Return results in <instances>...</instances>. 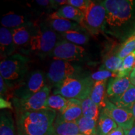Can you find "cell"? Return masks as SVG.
<instances>
[{
  "mask_svg": "<svg viewBox=\"0 0 135 135\" xmlns=\"http://www.w3.org/2000/svg\"><path fill=\"white\" fill-rule=\"evenodd\" d=\"M118 127L117 124L101 109L97 121V135H108L111 131Z\"/></svg>",
  "mask_w": 135,
  "mask_h": 135,
  "instance_id": "21",
  "label": "cell"
},
{
  "mask_svg": "<svg viewBox=\"0 0 135 135\" xmlns=\"http://www.w3.org/2000/svg\"><path fill=\"white\" fill-rule=\"evenodd\" d=\"M61 37L64 40L75 44L81 45H86L89 41V36L86 34L83 33L80 31H71L61 34Z\"/></svg>",
  "mask_w": 135,
  "mask_h": 135,
  "instance_id": "26",
  "label": "cell"
},
{
  "mask_svg": "<svg viewBox=\"0 0 135 135\" xmlns=\"http://www.w3.org/2000/svg\"><path fill=\"white\" fill-rule=\"evenodd\" d=\"M60 36L50 28L39 27L31 37L28 45L30 50L41 57L50 55L60 40Z\"/></svg>",
  "mask_w": 135,
  "mask_h": 135,
  "instance_id": "5",
  "label": "cell"
},
{
  "mask_svg": "<svg viewBox=\"0 0 135 135\" xmlns=\"http://www.w3.org/2000/svg\"><path fill=\"white\" fill-rule=\"evenodd\" d=\"M84 18V15L81 11L69 4L61 6L58 8L57 11L51 13L48 17L50 19L63 18V19L68 20L75 21L80 25L81 24Z\"/></svg>",
  "mask_w": 135,
  "mask_h": 135,
  "instance_id": "14",
  "label": "cell"
},
{
  "mask_svg": "<svg viewBox=\"0 0 135 135\" xmlns=\"http://www.w3.org/2000/svg\"><path fill=\"white\" fill-rule=\"evenodd\" d=\"M125 135H135V122L133 127L127 132H125Z\"/></svg>",
  "mask_w": 135,
  "mask_h": 135,
  "instance_id": "37",
  "label": "cell"
},
{
  "mask_svg": "<svg viewBox=\"0 0 135 135\" xmlns=\"http://www.w3.org/2000/svg\"><path fill=\"white\" fill-rule=\"evenodd\" d=\"M30 60L26 56L15 53L0 63V75L10 88L18 84L27 76Z\"/></svg>",
  "mask_w": 135,
  "mask_h": 135,
  "instance_id": "3",
  "label": "cell"
},
{
  "mask_svg": "<svg viewBox=\"0 0 135 135\" xmlns=\"http://www.w3.org/2000/svg\"><path fill=\"white\" fill-rule=\"evenodd\" d=\"M45 73L41 70H35L26 76L25 81L21 83L13 92L14 98L27 99L40 91L46 85Z\"/></svg>",
  "mask_w": 135,
  "mask_h": 135,
  "instance_id": "8",
  "label": "cell"
},
{
  "mask_svg": "<svg viewBox=\"0 0 135 135\" xmlns=\"http://www.w3.org/2000/svg\"><path fill=\"white\" fill-rule=\"evenodd\" d=\"M77 135H83V134H77Z\"/></svg>",
  "mask_w": 135,
  "mask_h": 135,
  "instance_id": "40",
  "label": "cell"
},
{
  "mask_svg": "<svg viewBox=\"0 0 135 135\" xmlns=\"http://www.w3.org/2000/svg\"><path fill=\"white\" fill-rule=\"evenodd\" d=\"M81 109L84 117L98 121L101 109L90 97L81 101Z\"/></svg>",
  "mask_w": 135,
  "mask_h": 135,
  "instance_id": "24",
  "label": "cell"
},
{
  "mask_svg": "<svg viewBox=\"0 0 135 135\" xmlns=\"http://www.w3.org/2000/svg\"><path fill=\"white\" fill-rule=\"evenodd\" d=\"M131 111H132V113L133 114V116H134V119H135V104H134V106H133L132 109H131Z\"/></svg>",
  "mask_w": 135,
  "mask_h": 135,
  "instance_id": "38",
  "label": "cell"
},
{
  "mask_svg": "<svg viewBox=\"0 0 135 135\" xmlns=\"http://www.w3.org/2000/svg\"><path fill=\"white\" fill-rule=\"evenodd\" d=\"M82 116L81 101L69 99L65 108L57 114L55 121L72 122L78 120Z\"/></svg>",
  "mask_w": 135,
  "mask_h": 135,
  "instance_id": "12",
  "label": "cell"
},
{
  "mask_svg": "<svg viewBox=\"0 0 135 135\" xmlns=\"http://www.w3.org/2000/svg\"><path fill=\"white\" fill-rule=\"evenodd\" d=\"M17 135H18V134H17Z\"/></svg>",
  "mask_w": 135,
  "mask_h": 135,
  "instance_id": "41",
  "label": "cell"
},
{
  "mask_svg": "<svg viewBox=\"0 0 135 135\" xmlns=\"http://www.w3.org/2000/svg\"><path fill=\"white\" fill-rule=\"evenodd\" d=\"M57 111L51 108L16 113L18 135H55L54 123Z\"/></svg>",
  "mask_w": 135,
  "mask_h": 135,
  "instance_id": "2",
  "label": "cell"
},
{
  "mask_svg": "<svg viewBox=\"0 0 135 135\" xmlns=\"http://www.w3.org/2000/svg\"><path fill=\"white\" fill-rule=\"evenodd\" d=\"M134 68H135V61H134Z\"/></svg>",
  "mask_w": 135,
  "mask_h": 135,
  "instance_id": "39",
  "label": "cell"
},
{
  "mask_svg": "<svg viewBox=\"0 0 135 135\" xmlns=\"http://www.w3.org/2000/svg\"><path fill=\"white\" fill-rule=\"evenodd\" d=\"M0 102H1V108L4 109V108H9L12 109V104L11 103L8 101V99H5L3 98H0Z\"/></svg>",
  "mask_w": 135,
  "mask_h": 135,
  "instance_id": "34",
  "label": "cell"
},
{
  "mask_svg": "<svg viewBox=\"0 0 135 135\" xmlns=\"http://www.w3.org/2000/svg\"><path fill=\"white\" fill-rule=\"evenodd\" d=\"M101 110L109 116L118 126L123 128L124 133L129 131L134 125L135 119L131 110L118 107L111 103L108 98L106 99L105 107Z\"/></svg>",
  "mask_w": 135,
  "mask_h": 135,
  "instance_id": "11",
  "label": "cell"
},
{
  "mask_svg": "<svg viewBox=\"0 0 135 135\" xmlns=\"http://www.w3.org/2000/svg\"><path fill=\"white\" fill-rule=\"evenodd\" d=\"M76 73V68L69 61L55 60L51 63L46 78L51 86L57 88L65 80L74 77Z\"/></svg>",
  "mask_w": 135,
  "mask_h": 135,
  "instance_id": "9",
  "label": "cell"
},
{
  "mask_svg": "<svg viewBox=\"0 0 135 135\" xmlns=\"http://www.w3.org/2000/svg\"><path fill=\"white\" fill-rule=\"evenodd\" d=\"M10 88L6 82L3 79V78L0 75V94H1V98L3 97L7 93Z\"/></svg>",
  "mask_w": 135,
  "mask_h": 135,
  "instance_id": "33",
  "label": "cell"
},
{
  "mask_svg": "<svg viewBox=\"0 0 135 135\" xmlns=\"http://www.w3.org/2000/svg\"><path fill=\"white\" fill-rule=\"evenodd\" d=\"M135 61V51L127 56L123 60L122 66L118 71V77L122 78L129 76L132 70L134 68Z\"/></svg>",
  "mask_w": 135,
  "mask_h": 135,
  "instance_id": "28",
  "label": "cell"
},
{
  "mask_svg": "<svg viewBox=\"0 0 135 135\" xmlns=\"http://www.w3.org/2000/svg\"><path fill=\"white\" fill-rule=\"evenodd\" d=\"M68 99L60 94L50 95L47 99V107L54 110L61 112L65 108Z\"/></svg>",
  "mask_w": 135,
  "mask_h": 135,
  "instance_id": "27",
  "label": "cell"
},
{
  "mask_svg": "<svg viewBox=\"0 0 135 135\" xmlns=\"http://www.w3.org/2000/svg\"><path fill=\"white\" fill-rule=\"evenodd\" d=\"M135 51V33L123 42L116 55L121 60H124L127 56Z\"/></svg>",
  "mask_w": 135,
  "mask_h": 135,
  "instance_id": "30",
  "label": "cell"
},
{
  "mask_svg": "<svg viewBox=\"0 0 135 135\" xmlns=\"http://www.w3.org/2000/svg\"><path fill=\"white\" fill-rule=\"evenodd\" d=\"M11 30L1 27L0 29V52L1 58L5 59L13 55L16 50Z\"/></svg>",
  "mask_w": 135,
  "mask_h": 135,
  "instance_id": "15",
  "label": "cell"
},
{
  "mask_svg": "<svg viewBox=\"0 0 135 135\" xmlns=\"http://www.w3.org/2000/svg\"><path fill=\"white\" fill-rule=\"evenodd\" d=\"M1 24L2 27L13 30L23 26H31L35 25V23L32 22L26 16L10 12L3 16Z\"/></svg>",
  "mask_w": 135,
  "mask_h": 135,
  "instance_id": "16",
  "label": "cell"
},
{
  "mask_svg": "<svg viewBox=\"0 0 135 135\" xmlns=\"http://www.w3.org/2000/svg\"><path fill=\"white\" fill-rule=\"evenodd\" d=\"M116 106L131 110L135 104V86L131 84L127 91L120 97L109 99Z\"/></svg>",
  "mask_w": 135,
  "mask_h": 135,
  "instance_id": "20",
  "label": "cell"
},
{
  "mask_svg": "<svg viewBox=\"0 0 135 135\" xmlns=\"http://www.w3.org/2000/svg\"><path fill=\"white\" fill-rule=\"evenodd\" d=\"M35 26V25H34L11 30L13 41L16 46H25L29 45L31 37L34 35V34L31 33V29Z\"/></svg>",
  "mask_w": 135,
  "mask_h": 135,
  "instance_id": "19",
  "label": "cell"
},
{
  "mask_svg": "<svg viewBox=\"0 0 135 135\" xmlns=\"http://www.w3.org/2000/svg\"><path fill=\"white\" fill-rule=\"evenodd\" d=\"M80 134L83 135H97V121L89 119L83 116L76 121Z\"/></svg>",
  "mask_w": 135,
  "mask_h": 135,
  "instance_id": "25",
  "label": "cell"
},
{
  "mask_svg": "<svg viewBox=\"0 0 135 135\" xmlns=\"http://www.w3.org/2000/svg\"><path fill=\"white\" fill-rule=\"evenodd\" d=\"M106 11L103 32L126 41L135 33V1H101Z\"/></svg>",
  "mask_w": 135,
  "mask_h": 135,
  "instance_id": "1",
  "label": "cell"
},
{
  "mask_svg": "<svg viewBox=\"0 0 135 135\" xmlns=\"http://www.w3.org/2000/svg\"><path fill=\"white\" fill-rule=\"evenodd\" d=\"M106 15V9L101 1H91L80 25L91 35H97L103 31Z\"/></svg>",
  "mask_w": 135,
  "mask_h": 135,
  "instance_id": "6",
  "label": "cell"
},
{
  "mask_svg": "<svg viewBox=\"0 0 135 135\" xmlns=\"http://www.w3.org/2000/svg\"><path fill=\"white\" fill-rule=\"evenodd\" d=\"M131 84L129 76L111 78L107 85V97L111 99L120 97L127 91Z\"/></svg>",
  "mask_w": 135,
  "mask_h": 135,
  "instance_id": "13",
  "label": "cell"
},
{
  "mask_svg": "<svg viewBox=\"0 0 135 135\" xmlns=\"http://www.w3.org/2000/svg\"><path fill=\"white\" fill-rule=\"evenodd\" d=\"M0 135H16L14 120L11 113L4 110L0 114Z\"/></svg>",
  "mask_w": 135,
  "mask_h": 135,
  "instance_id": "22",
  "label": "cell"
},
{
  "mask_svg": "<svg viewBox=\"0 0 135 135\" xmlns=\"http://www.w3.org/2000/svg\"><path fill=\"white\" fill-rule=\"evenodd\" d=\"M122 63L123 60L116 55L110 56L105 59L103 64L99 68V70H108L118 73L122 66Z\"/></svg>",
  "mask_w": 135,
  "mask_h": 135,
  "instance_id": "29",
  "label": "cell"
},
{
  "mask_svg": "<svg viewBox=\"0 0 135 135\" xmlns=\"http://www.w3.org/2000/svg\"><path fill=\"white\" fill-rule=\"evenodd\" d=\"M49 27L54 31L63 34L71 31H81L82 27L75 21L63 18H48Z\"/></svg>",
  "mask_w": 135,
  "mask_h": 135,
  "instance_id": "17",
  "label": "cell"
},
{
  "mask_svg": "<svg viewBox=\"0 0 135 135\" xmlns=\"http://www.w3.org/2000/svg\"><path fill=\"white\" fill-rule=\"evenodd\" d=\"M84 54L85 50L81 46L63 39L58 41L49 56L55 60H64L70 62L81 60Z\"/></svg>",
  "mask_w": 135,
  "mask_h": 135,
  "instance_id": "10",
  "label": "cell"
},
{
  "mask_svg": "<svg viewBox=\"0 0 135 135\" xmlns=\"http://www.w3.org/2000/svg\"><path fill=\"white\" fill-rule=\"evenodd\" d=\"M94 81L90 76L85 78H68L53 91V94H60L69 99L83 101L90 97Z\"/></svg>",
  "mask_w": 135,
  "mask_h": 135,
  "instance_id": "4",
  "label": "cell"
},
{
  "mask_svg": "<svg viewBox=\"0 0 135 135\" xmlns=\"http://www.w3.org/2000/svg\"><path fill=\"white\" fill-rule=\"evenodd\" d=\"M90 77L94 81H98L106 80L109 78H113L118 77V73L108 70H99L91 74Z\"/></svg>",
  "mask_w": 135,
  "mask_h": 135,
  "instance_id": "31",
  "label": "cell"
},
{
  "mask_svg": "<svg viewBox=\"0 0 135 135\" xmlns=\"http://www.w3.org/2000/svg\"><path fill=\"white\" fill-rule=\"evenodd\" d=\"M91 1L89 0H68V4L78 8L81 11L84 15L86 12Z\"/></svg>",
  "mask_w": 135,
  "mask_h": 135,
  "instance_id": "32",
  "label": "cell"
},
{
  "mask_svg": "<svg viewBox=\"0 0 135 135\" xmlns=\"http://www.w3.org/2000/svg\"><path fill=\"white\" fill-rule=\"evenodd\" d=\"M129 79H130L131 84L135 86V68H134L132 71L129 75Z\"/></svg>",
  "mask_w": 135,
  "mask_h": 135,
  "instance_id": "36",
  "label": "cell"
},
{
  "mask_svg": "<svg viewBox=\"0 0 135 135\" xmlns=\"http://www.w3.org/2000/svg\"><path fill=\"white\" fill-rule=\"evenodd\" d=\"M106 84L107 80L94 82L89 97L101 109L105 107L106 99H108Z\"/></svg>",
  "mask_w": 135,
  "mask_h": 135,
  "instance_id": "18",
  "label": "cell"
},
{
  "mask_svg": "<svg viewBox=\"0 0 135 135\" xmlns=\"http://www.w3.org/2000/svg\"><path fill=\"white\" fill-rule=\"evenodd\" d=\"M108 135H125V133L123 128L118 126L113 130L111 131Z\"/></svg>",
  "mask_w": 135,
  "mask_h": 135,
  "instance_id": "35",
  "label": "cell"
},
{
  "mask_svg": "<svg viewBox=\"0 0 135 135\" xmlns=\"http://www.w3.org/2000/svg\"><path fill=\"white\" fill-rule=\"evenodd\" d=\"M53 126L55 135H77L80 134L76 121L65 122L55 121Z\"/></svg>",
  "mask_w": 135,
  "mask_h": 135,
  "instance_id": "23",
  "label": "cell"
},
{
  "mask_svg": "<svg viewBox=\"0 0 135 135\" xmlns=\"http://www.w3.org/2000/svg\"><path fill=\"white\" fill-rule=\"evenodd\" d=\"M51 86L47 84L40 91L27 99L13 98L12 101L16 113L36 111L48 108L47 99L50 97Z\"/></svg>",
  "mask_w": 135,
  "mask_h": 135,
  "instance_id": "7",
  "label": "cell"
}]
</instances>
